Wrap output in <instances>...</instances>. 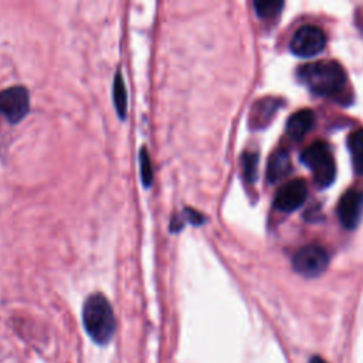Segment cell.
Segmentation results:
<instances>
[{
  "mask_svg": "<svg viewBox=\"0 0 363 363\" xmlns=\"http://www.w3.org/2000/svg\"><path fill=\"white\" fill-rule=\"evenodd\" d=\"M298 78L312 92L322 96H336L346 85L345 69L333 60H320L301 65Z\"/></svg>",
  "mask_w": 363,
  "mask_h": 363,
  "instance_id": "obj_1",
  "label": "cell"
},
{
  "mask_svg": "<svg viewBox=\"0 0 363 363\" xmlns=\"http://www.w3.org/2000/svg\"><path fill=\"white\" fill-rule=\"evenodd\" d=\"M82 322L91 339L99 345H106L116 329V319L111 302L102 294H92L82 308Z\"/></svg>",
  "mask_w": 363,
  "mask_h": 363,
  "instance_id": "obj_2",
  "label": "cell"
},
{
  "mask_svg": "<svg viewBox=\"0 0 363 363\" xmlns=\"http://www.w3.org/2000/svg\"><path fill=\"white\" fill-rule=\"evenodd\" d=\"M303 164L309 167L319 187H328L336 176V164L329 146L323 140H316L309 145L301 155Z\"/></svg>",
  "mask_w": 363,
  "mask_h": 363,
  "instance_id": "obj_3",
  "label": "cell"
},
{
  "mask_svg": "<svg viewBox=\"0 0 363 363\" xmlns=\"http://www.w3.org/2000/svg\"><path fill=\"white\" fill-rule=\"evenodd\" d=\"M30 109V94L23 85L9 86L0 91V116L10 123H18Z\"/></svg>",
  "mask_w": 363,
  "mask_h": 363,
  "instance_id": "obj_4",
  "label": "cell"
},
{
  "mask_svg": "<svg viewBox=\"0 0 363 363\" xmlns=\"http://www.w3.org/2000/svg\"><path fill=\"white\" fill-rule=\"evenodd\" d=\"M325 44L326 37L322 28L312 24H305L294 33L289 47L291 51L299 57H313L325 48Z\"/></svg>",
  "mask_w": 363,
  "mask_h": 363,
  "instance_id": "obj_5",
  "label": "cell"
},
{
  "mask_svg": "<svg viewBox=\"0 0 363 363\" xmlns=\"http://www.w3.org/2000/svg\"><path fill=\"white\" fill-rule=\"evenodd\" d=\"M329 264V257L326 251L316 245L309 244L302 247L292 259L295 271L303 277H318L320 275Z\"/></svg>",
  "mask_w": 363,
  "mask_h": 363,
  "instance_id": "obj_6",
  "label": "cell"
},
{
  "mask_svg": "<svg viewBox=\"0 0 363 363\" xmlns=\"http://www.w3.org/2000/svg\"><path fill=\"white\" fill-rule=\"evenodd\" d=\"M363 213V191L359 189H349L339 200L337 216L346 228H354Z\"/></svg>",
  "mask_w": 363,
  "mask_h": 363,
  "instance_id": "obj_7",
  "label": "cell"
},
{
  "mask_svg": "<svg viewBox=\"0 0 363 363\" xmlns=\"http://www.w3.org/2000/svg\"><path fill=\"white\" fill-rule=\"evenodd\" d=\"M306 194L308 189L302 179L291 180L278 190L274 204L281 211H294L303 204Z\"/></svg>",
  "mask_w": 363,
  "mask_h": 363,
  "instance_id": "obj_8",
  "label": "cell"
},
{
  "mask_svg": "<svg viewBox=\"0 0 363 363\" xmlns=\"http://www.w3.org/2000/svg\"><path fill=\"white\" fill-rule=\"evenodd\" d=\"M313 125V112L311 109H301L292 113L286 122V135L292 140H301Z\"/></svg>",
  "mask_w": 363,
  "mask_h": 363,
  "instance_id": "obj_9",
  "label": "cell"
},
{
  "mask_svg": "<svg viewBox=\"0 0 363 363\" xmlns=\"http://www.w3.org/2000/svg\"><path fill=\"white\" fill-rule=\"evenodd\" d=\"M289 172H291V160H289L288 152L284 150V149L275 150L271 155V157L268 160V166H267V179H268V182H271V183L279 182Z\"/></svg>",
  "mask_w": 363,
  "mask_h": 363,
  "instance_id": "obj_10",
  "label": "cell"
},
{
  "mask_svg": "<svg viewBox=\"0 0 363 363\" xmlns=\"http://www.w3.org/2000/svg\"><path fill=\"white\" fill-rule=\"evenodd\" d=\"M279 102L272 99V98H264L257 101V104L252 106L251 115H250V123L252 128H262L265 126L272 115L275 113V111L278 109Z\"/></svg>",
  "mask_w": 363,
  "mask_h": 363,
  "instance_id": "obj_11",
  "label": "cell"
},
{
  "mask_svg": "<svg viewBox=\"0 0 363 363\" xmlns=\"http://www.w3.org/2000/svg\"><path fill=\"white\" fill-rule=\"evenodd\" d=\"M112 99H113V106L116 109L118 116L121 119H125L126 112H128V92H126V86H125V81H123L121 69L116 71L115 78H113Z\"/></svg>",
  "mask_w": 363,
  "mask_h": 363,
  "instance_id": "obj_12",
  "label": "cell"
},
{
  "mask_svg": "<svg viewBox=\"0 0 363 363\" xmlns=\"http://www.w3.org/2000/svg\"><path fill=\"white\" fill-rule=\"evenodd\" d=\"M206 221V217L199 213L197 210L191 208V207H186L183 208L182 213H177L172 217L170 220V231L172 233H179L186 223H190V224H194V225H200Z\"/></svg>",
  "mask_w": 363,
  "mask_h": 363,
  "instance_id": "obj_13",
  "label": "cell"
},
{
  "mask_svg": "<svg viewBox=\"0 0 363 363\" xmlns=\"http://www.w3.org/2000/svg\"><path fill=\"white\" fill-rule=\"evenodd\" d=\"M349 149L352 155V164L357 174H363V129L354 130L349 136Z\"/></svg>",
  "mask_w": 363,
  "mask_h": 363,
  "instance_id": "obj_14",
  "label": "cell"
},
{
  "mask_svg": "<svg viewBox=\"0 0 363 363\" xmlns=\"http://www.w3.org/2000/svg\"><path fill=\"white\" fill-rule=\"evenodd\" d=\"M139 163H140L142 184L147 189V187H150L152 180H153V167H152V160H150L146 146H142L139 150Z\"/></svg>",
  "mask_w": 363,
  "mask_h": 363,
  "instance_id": "obj_15",
  "label": "cell"
},
{
  "mask_svg": "<svg viewBox=\"0 0 363 363\" xmlns=\"http://www.w3.org/2000/svg\"><path fill=\"white\" fill-rule=\"evenodd\" d=\"M284 3L282 1H274V0H268V1H254V7L255 11L259 17L262 18H271L274 16H277L281 9H282Z\"/></svg>",
  "mask_w": 363,
  "mask_h": 363,
  "instance_id": "obj_16",
  "label": "cell"
},
{
  "mask_svg": "<svg viewBox=\"0 0 363 363\" xmlns=\"http://www.w3.org/2000/svg\"><path fill=\"white\" fill-rule=\"evenodd\" d=\"M241 163H242V173L245 180L248 183H254L257 176V163H258L257 153H251V152L244 153Z\"/></svg>",
  "mask_w": 363,
  "mask_h": 363,
  "instance_id": "obj_17",
  "label": "cell"
},
{
  "mask_svg": "<svg viewBox=\"0 0 363 363\" xmlns=\"http://www.w3.org/2000/svg\"><path fill=\"white\" fill-rule=\"evenodd\" d=\"M309 363H328L323 357H320V356H313L311 360H309Z\"/></svg>",
  "mask_w": 363,
  "mask_h": 363,
  "instance_id": "obj_18",
  "label": "cell"
}]
</instances>
